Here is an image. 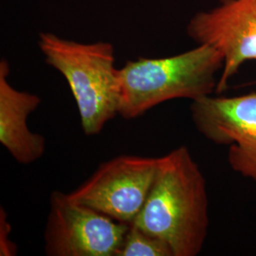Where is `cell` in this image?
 <instances>
[{"label": "cell", "instance_id": "obj_1", "mask_svg": "<svg viewBox=\"0 0 256 256\" xmlns=\"http://www.w3.org/2000/svg\"><path fill=\"white\" fill-rule=\"evenodd\" d=\"M162 239L173 256H196L210 225L206 180L188 147L158 158L155 178L144 208L132 223Z\"/></svg>", "mask_w": 256, "mask_h": 256}, {"label": "cell", "instance_id": "obj_2", "mask_svg": "<svg viewBox=\"0 0 256 256\" xmlns=\"http://www.w3.org/2000/svg\"><path fill=\"white\" fill-rule=\"evenodd\" d=\"M224 66L218 50L198 45L165 58H138L119 70L118 115L136 119L162 102L174 99L194 101L216 90Z\"/></svg>", "mask_w": 256, "mask_h": 256}, {"label": "cell", "instance_id": "obj_3", "mask_svg": "<svg viewBox=\"0 0 256 256\" xmlns=\"http://www.w3.org/2000/svg\"><path fill=\"white\" fill-rule=\"evenodd\" d=\"M38 46L46 64L68 84L84 133L99 134L119 110V70L115 68L113 45L108 42L84 44L41 32Z\"/></svg>", "mask_w": 256, "mask_h": 256}, {"label": "cell", "instance_id": "obj_4", "mask_svg": "<svg viewBox=\"0 0 256 256\" xmlns=\"http://www.w3.org/2000/svg\"><path fill=\"white\" fill-rule=\"evenodd\" d=\"M129 224L54 191L44 232L48 256H117Z\"/></svg>", "mask_w": 256, "mask_h": 256}, {"label": "cell", "instance_id": "obj_5", "mask_svg": "<svg viewBox=\"0 0 256 256\" xmlns=\"http://www.w3.org/2000/svg\"><path fill=\"white\" fill-rule=\"evenodd\" d=\"M158 158L122 155L102 164L74 192V202L131 225L144 208L155 178Z\"/></svg>", "mask_w": 256, "mask_h": 256}, {"label": "cell", "instance_id": "obj_6", "mask_svg": "<svg viewBox=\"0 0 256 256\" xmlns=\"http://www.w3.org/2000/svg\"><path fill=\"white\" fill-rule=\"evenodd\" d=\"M196 130L214 144L228 147V164L241 176L256 182V92L234 97L192 101Z\"/></svg>", "mask_w": 256, "mask_h": 256}, {"label": "cell", "instance_id": "obj_7", "mask_svg": "<svg viewBox=\"0 0 256 256\" xmlns=\"http://www.w3.org/2000/svg\"><path fill=\"white\" fill-rule=\"evenodd\" d=\"M187 34L198 45L218 50L224 60L216 93L247 61L256 60V0H220L216 8L192 16Z\"/></svg>", "mask_w": 256, "mask_h": 256}, {"label": "cell", "instance_id": "obj_8", "mask_svg": "<svg viewBox=\"0 0 256 256\" xmlns=\"http://www.w3.org/2000/svg\"><path fill=\"white\" fill-rule=\"evenodd\" d=\"M10 66L0 61V144L18 164H30L41 158L46 140L28 126L30 115L38 108L41 98L14 88L9 81Z\"/></svg>", "mask_w": 256, "mask_h": 256}, {"label": "cell", "instance_id": "obj_9", "mask_svg": "<svg viewBox=\"0 0 256 256\" xmlns=\"http://www.w3.org/2000/svg\"><path fill=\"white\" fill-rule=\"evenodd\" d=\"M117 256H173V252L164 241L131 224Z\"/></svg>", "mask_w": 256, "mask_h": 256}, {"label": "cell", "instance_id": "obj_10", "mask_svg": "<svg viewBox=\"0 0 256 256\" xmlns=\"http://www.w3.org/2000/svg\"><path fill=\"white\" fill-rule=\"evenodd\" d=\"M12 226L3 207L0 208V256H14L18 254V246L10 239Z\"/></svg>", "mask_w": 256, "mask_h": 256}]
</instances>
